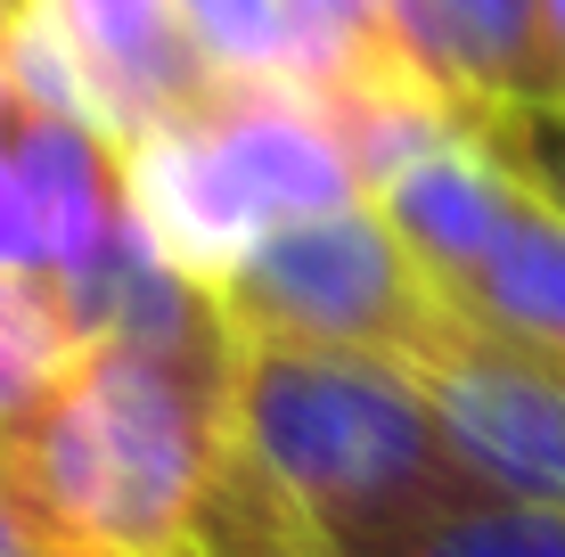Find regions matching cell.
<instances>
[{
    "label": "cell",
    "mask_w": 565,
    "mask_h": 557,
    "mask_svg": "<svg viewBox=\"0 0 565 557\" xmlns=\"http://www.w3.org/2000/svg\"><path fill=\"white\" fill-rule=\"evenodd\" d=\"M0 140H9L17 189H25L33 238H42V271H74L90 246L115 238L124 197H115V148L74 115L50 107H9L0 115Z\"/></svg>",
    "instance_id": "cell-9"
},
{
    "label": "cell",
    "mask_w": 565,
    "mask_h": 557,
    "mask_svg": "<svg viewBox=\"0 0 565 557\" xmlns=\"http://www.w3.org/2000/svg\"><path fill=\"white\" fill-rule=\"evenodd\" d=\"M0 25H9V17H0ZM17 99H9V42H0V115H9Z\"/></svg>",
    "instance_id": "cell-19"
},
{
    "label": "cell",
    "mask_w": 565,
    "mask_h": 557,
    "mask_svg": "<svg viewBox=\"0 0 565 557\" xmlns=\"http://www.w3.org/2000/svg\"><path fill=\"white\" fill-rule=\"evenodd\" d=\"M9 9H17V0H0V17H9Z\"/></svg>",
    "instance_id": "cell-20"
},
{
    "label": "cell",
    "mask_w": 565,
    "mask_h": 557,
    "mask_svg": "<svg viewBox=\"0 0 565 557\" xmlns=\"http://www.w3.org/2000/svg\"><path fill=\"white\" fill-rule=\"evenodd\" d=\"M296 17H303V42H311V83H320L344 50L385 42V0H296Z\"/></svg>",
    "instance_id": "cell-15"
},
{
    "label": "cell",
    "mask_w": 565,
    "mask_h": 557,
    "mask_svg": "<svg viewBox=\"0 0 565 557\" xmlns=\"http://www.w3.org/2000/svg\"><path fill=\"white\" fill-rule=\"evenodd\" d=\"M205 303L230 336L344 344V353L402 361L451 296L411 263V246L385 229L377 205L353 197L303 222H270Z\"/></svg>",
    "instance_id": "cell-3"
},
{
    "label": "cell",
    "mask_w": 565,
    "mask_h": 557,
    "mask_svg": "<svg viewBox=\"0 0 565 557\" xmlns=\"http://www.w3.org/2000/svg\"><path fill=\"white\" fill-rule=\"evenodd\" d=\"M222 443V320L83 336L25 410L0 418V492L57 557H189Z\"/></svg>",
    "instance_id": "cell-1"
},
{
    "label": "cell",
    "mask_w": 565,
    "mask_h": 557,
    "mask_svg": "<svg viewBox=\"0 0 565 557\" xmlns=\"http://www.w3.org/2000/svg\"><path fill=\"white\" fill-rule=\"evenodd\" d=\"M467 320L533 344V353L565 361V205H550L541 189H524V205L509 214L483 263L459 287H443Z\"/></svg>",
    "instance_id": "cell-10"
},
{
    "label": "cell",
    "mask_w": 565,
    "mask_h": 557,
    "mask_svg": "<svg viewBox=\"0 0 565 557\" xmlns=\"http://www.w3.org/2000/svg\"><path fill=\"white\" fill-rule=\"evenodd\" d=\"M0 557H57V549L42 542V533L25 525V508H17L9 492H0Z\"/></svg>",
    "instance_id": "cell-17"
},
{
    "label": "cell",
    "mask_w": 565,
    "mask_h": 557,
    "mask_svg": "<svg viewBox=\"0 0 565 557\" xmlns=\"http://www.w3.org/2000/svg\"><path fill=\"white\" fill-rule=\"evenodd\" d=\"M115 197H124L131 238H140L172 279H189L198 296H213V287L246 263V246L270 229L198 107L156 115V124L115 140Z\"/></svg>",
    "instance_id": "cell-5"
},
{
    "label": "cell",
    "mask_w": 565,
    "mask_h": 557,
    "mask_svg": "<svg viewBox=\"0 0 565 557\" xmlns=\"http://www.w3.org/2000/svg\"><path fill=\"white\" fill-rule=\"evenodd\" d=\"M369 205H377L385 229L411 246V263L426 279L459 287L483 263V246L509 229V214L524 205V181L476 140V131H459V140L426 148L418 164H402L394 181H377Z\"/></svg>",
    "instance_id": "cell-8"
},
{
    "label": "cell",
    "mask_w": 565,
    "mask_h": 557,
    "mask_svg": "<svg viewBox=\"0 0 565 557\" xmlns=\"http://www.w3.org/2000/svg\"><path fill=\"white\" fill-rule=\"evenodd\" d=\"M230 451L303 516L320 542H361L377 525L483 492L443 435L418 377L385 353L222 329Z\"/></svg>",
    "instance_id": "cell-2"
},
{
    "label": "cell",
    "mask_w": 565,
    "mask_h": 557,
    "mask_svg": "<svg viewBox=\"0 0 565 557\" xmlns=\"http://www.w3.org/2000/svg\"><path fill=\"white\" fill-rule=\"evenodd\" d=\"M0 271H42V238H33V214H25V189H17L9 140H0Z\"/></svg>",
    "instance_id": "cell-16"
},
{
    "label": "cell",
    "mask_w": 565,
    "mask_h": 557,
    "mask_svg": "<svg viewBox=\"0 0 565 557\" xmlns=\"http://www.w3.org/2000/svg\"><path fill=\"white\" fill-rule=\"evenodd\" d=\"M467 131H476L524 189H541L550 205H565V107H483Z\"/></svg>",
    "instance_id": "cell-14"
},
{
    "label": "cell",
    "mask_w": 565,
    "mask_h": 557,
    "mask_svg": "<svg viewBox=\"0 0 565 557\" xmlns=\"http://www.w3.org/2000/svg\"><path fill=\"white\" fill-rule=\"evenodd\" d=\"M402 369L418 377L451 451L492 492L565 508V361L467 320L459 303H443L435 329L402 353Z\"/></svg>",
    "instance_id": "cell-4"
},
{
    "label": "cell",
    "mask_w": 565,
    "mask_h": 557,
    "mask_svg": "<svg viewBox=\"0 0 565 557\" xmlns=\"http://www.w3.org/2000/svg\"><path fill=\"white\" fill-rule=\"evenodd\" d=\"M541 17H550V42H557V57H565V0H541Z\"/></svg>",
    "instance_id": "cell-18"
},
{
    "label": "cell",
    "mask_w": 565,
    "mask_h": 557,
    "mask_svg": "<svg viewBox=\"0 0 565 557\" xmlns=\"http://www.w3.org/2000/svg\"><path fill=\"white\" fill-rule=\"evenodd\" d=\"M74 344H83V329H74L50 271H0V418L25 410L74 361Z\"/></svg>",
    "instance_id": "cell-13"
},
{
    "label": "cell",
    "mask_w": 565,
    "mask_h": 557,
    "mask_svg": "<svg viewBox=\"0 0 565 557\" xmlns=\"http://www.w3.org/2000/svg\"><path fill=\"white\" fill-rule=\"evenodd\" d=\"M385 42L467 115L565 107V57L541 0H385Z\"/></svg>",
    "instance_id": "cell-6"
},
{
    "label": "cell",
    "mask_w": 565,
    "mask_h": 557,
    "mask_svg": "<svg viewBox=\"0 0 565 557\" xmlns=\"http://www.w3.org/2000/svg\"><path fill=\"white\" fill-rule=\"evenodd\" d=\"M198 115L222 140V157L238 164L263 222H303V214H328V205L361 197L311 83H205Z\"/></svg>",
    "instance_id": "cell-7"
},
{
    "label": "cell",
    "mask_w": 565,
    "mask_h": 557,
    "mask_svg": "<svg viewBox=\"0 0 565 557\" xmlns=\"http://www.w3.org/2000/svg\"><path fill=\"white\" fill-rule=\"evenodd\" d=\"M213 83H311V42L296 0H172Z\"/></svg>",
    "instance_id": "cell-12"
},
{
    "label": "cell",
    "mask_w": 565,
    "mask_h": 557,
    "mask_svg": "<svg viewBox=\"0 0 565 557\" xmlns=\"http://www.w3.org/2000/svg\"><path fill=\"white\" fill-rule=\"evenodd\" d=\"M328 557H565V508L516 492H459L361 542H328Z\"/></svg>",
    "instance_id": "cell-11"
}]
</instances>
